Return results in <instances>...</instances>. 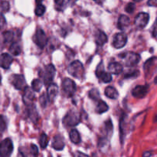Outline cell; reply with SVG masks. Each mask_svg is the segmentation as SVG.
<instances>
[{
    "label": "cell",
    "mask_w": 157,
    "mask_h": 157,
    "mask_svg": "<svg viewBox=\"0 0 157 157\" xmlns=\"http://www.w3.org/2000/svg\"><path fill=\"white\" fill-rule=\"evenodd\" d=\"M67 71L71 76L78 79H81L84 75V68L80 61H75L71 63L67 67Z\"/></svg>",
    "instance_id": "cell-1"
},
{
    "label": "cell",
    "mask_w": 157,
    "mask_h": 157,
    "mask_svg": "<svg viewBox=\"0 0 157 157\" xmlns=\"http://www.w3.org/2000/svg\"><path fill=\"white\" fill-rule=\"evenodd\" d=\"M119 57L122 58L125 65L127 67H134L140 61V56L139 54L132 52L121 54Z\"/></svg>",
    "instance_id": "cell-2"
},
{
    "label": "cell",
    "mask_w": 157,
    "mask_h": 157,
    "mask_svg": "<svg viewBox=\"0 0 157 157\" xmlns=\"http://www.w3.org/2000/svg\"><path fill=\"white\" fill-rule=\"evenodd\" d=\"M81 121V117L76 110H71L67 113L63 119V124L67 127H75L78 125Z\"/></svg>",
    "instance_id": "cell-3"
},
{
    "label": "cell",
    "mask_w": 157,
    "mask_h": 157,
    "mask_svg": "<svg viewBox=\"0 0 157 157\" xmlns=\"http://www.w3.org/2000/svg\"><path fill=\"white\" fill-rule=\"evenodd\" d=\"M144 71L146 78H151L157 71V57L149 58L144 64Z\"/></svg>",
    "instance_id": "cell-4"
},
{
    "label": "cell",
    "mask_w": 157,
    "mask_h": 157,
    "mask_svg": "<svg viewBox=\"0 0 157 157\" xmlns=\"http://www.w3.org/2000/svg\"><path fill=\"white\" fill-rule=\"evenodd\" d=\"M55 72H56V69L53 64H50L46 66L44 71H42V75H41L43 78L44 85L48 87L52 84V81L55 76Z\"/></svg>",
    "instance_id": "cell-5"
},
{
    "label": "cell",
    "mask_w": 157,
    "mask_h": 157,
    "mask_svg": "<svg viewBox=\"0 0 157 157\" xmlns=\"http://www.w3.org/2000/svg\"><path fill=\"white\" fill-rule=\"evenodd\" d=\"M13 152V144L10 138H6L0 143V157H10Z\"/></svg>",
    "instance_id": "cell-6"
},
{
    "label": "cell",
    "mask_w": 157,
    "mask_h": 157,
    "mask_svg": "<svg viewBox=\"0 0 157 157\" xmlns=\"http://www.w3.org/2000/svg\"><path fill=\"white\" fill-rule=\"evenodd\" d=\"M10 82L16 90H25L27 87L25 79L22 75H12L10 78Z\"/></svg>",
    "instance_id": "cell-7"
},
{
    "label": "cell",
    "mask_w": 157,
    "mask_h": 157,
    "mask_svg": "<svg viewBox=\"0 0 157 157\" xmlns=\"http://www.w3.org/2000/svg\"><path fill=\"white\" fill-rule=\"evenodd\" d=\"M62 88L66 95L70 98V97L73 96L76 92V84L72 80L69 79V78H65L62 82Z\"/></svg>",
    "instance_id": "cell-8"
},
{
    "label": "cell",
    "mask_w": 157,
    "mask_h": 157,
    "mask_svg": "<svg viewBox=\"0 0 157 157\" xmlns=\"http://www.w3.org/2000/svg\"><path fill=\"white\" fill-rule=\"evenodd\" d=\"M150 21V15L147 12H140L136 16L134 24L139 29H144Z\"/></svg>",
    "instance_id": "cell-9"
},
{
    "label": "cell",
    "mask_w": 157,
    "mask_h": 157,
    "mask_svg": "<svg viewBox=\"0 0 157 157\" xmlns=\"http://www.w3.org/2000/svg\"><path fill=\"white\" fill-rule=\"evenodd\" d=\"M127 42V36L124 32L116 34L113 37V46L117 49L124 48Z\"/></svg>",
    "instance_id": "cell-10"
},
{
    "label": "cell",
    "mask_w": 157,
    "mask_h": 157,
    "mask_svg": "<svg viewBox=\"0 0 157 157\" xmlns=\"http://www.w3.org/2000/svg\"><path fill=\"white\" fill-rule=\"evenodd\" d=\"M34 41L38 47L43 48L48 43V38L44 31L41 29L37 30L36 33L34 36Z\"/></svg>",
    "instance_id": "cell-11"
},
{
    "label": "cell",
    "mask_w": 157,
    "mask_h": 157,
    "mask_svg": "<svg viewBox=\"0 0 157 157\" xmlns=\"http://www.w3.org/2000/svg\"><path fill=\"white\" fill-rule=\"evenodd\" d=\"M149 91V85H138L133 89L132 95L136 98H144Z\"/></svg>",
    "instance_id": "cell-12"
},
{
    "label": "cell",
    "mask_w": 157,
    "mask_h": 157,
    "mask_svg": "<svg viewBox=\"0 0 157 157\" xmlns=\"http://www.w3.org/2000/svg\"><path fill=\"white\" fill-rule=\"evenodd\" d=\"M34 100H35V94L30 87H27L24 90L23 102L27 107H30V106L33 105Z\"/></svg>",
    "instance_id": "cell-13"
},
{
    "label": "cell",
    "mask_w": 157,
    "mask_h": 157,
    "mask_svg": "<svg viewBox=\"0 0 157 157\" xmlns=\"http://www.w3.org/2000/svg\"><path fill=\"white\" fill-rule=\"evenodd\" d=\"M13 61L12 55L8 53H3L0 55V67L3 69H9Z\"/></svg>",
    "instance_id": "cell-14"
},
{
    "label": "cell",
    "mask_w": 157,
    "mask_h": 157,
    "mask_svg": "<svg viewBox=\"0 0 157 157\" xmlns=\"http://www.w3.org/2000/svg\"><path fill=\"white\" fill-rule=\"evenodd\" d=\"M64 146H65V143H64V140L62 136L61 135H56L54 137L53 141H52V148L55 149V150H62L64 149Z\"/></svg>",
    "instance_id": "cell-15"
},
{
    "label": "cell",
    "mask_w": 157,
    "mask_h": 157,
    "mask_svg": "<svg viewBox=\"0 0 157 157\" xmlns=\"http://www.w3.org/2000/svg\"><path fill=\"white\" fill-rule=\"evenodd\" d=\"M58 94V87L56 84H53L52 83L51 85L48 87L47 90V94L48 97V99L50 102H53L55 101V98L57 97Z\"/></svg>",
    "instance_id": "cell-16"
},
{
    "label": "cell",
    "mask_w": 157,
    "mask_h": 157,
    "mask_svg": "<svg viewBox=\"0 0 157 157\" xmlns=\"http://www.w3.org/2000/svg\"><path fill=\"white\" fill-rule=\"evenodd\" d=\"M107 69H108L110 74L120 75L123 71V66L122 64L118 62H112L109 64Z\"/></svg>",
    "instance_id": "cell-17"
},
{
    "label": "cell",
    "mask_w": 157,
    "mask_h": 157,
    "mask_svg": "<svg viewBox=\"0 0 157 157\" xmlns=\"http://www.w3.org/2000/svg\"><path fill=\"white\" fill-rule=\"evenodd\" d=\"M130 19L127 15H121L119 17V19H118L117 22V27L118 29H121V30H124L125 29L127 26L130 25Z\"/></svg>",
    "instance_id": "cell-18"
},
{
    "label": "cell",
    "mask_w": 157,
    "mask_h": 157,
    "mask_svg": "<svg viewBox=\"0 0 157 157\" xmlns=\"http://www.w3.org/2000/svg\"><path fill=\"white\" fill-rule=\"evenodd\" d=\"M95 41H96L98 45H104L107 41V35L104 32H102V31L98 30L96 33V36H95Z\"/></svg>",
    "instance_id": "cell-19"
},
{
    "label": "cell",
    "mask_w": 157,
    "mask_h": 157,
    "mask_svg": "<svg viewBox=\"0 0 157 157\" xmlns=\"http://www.w3.org/2000/svg\"><path fill=\"white\" fill-rule=\"evenodd\" d=\"M104 94H105L107 98L113 100L117 99L118 97H119V93H118L117 90L113 87H111V86L106 87L105 90H104Z\"/></svg>",
    "instance_id": "cell-20"
},
{
    "label": "cell",
    "mask_w": 157,
    "mask_h": 157,
    "mask_svg": "<svg viewBox=\"0 0 157 157\" xmlns=\"http://www.w3.org/2000/svg\"><path fill=\"white\" fill-rule=\"evenodd\" d=\"M69 137H70L71 141L75 144H80L81 141V135L78 133V130H75V129L71 130L70 133H69Z\"/></svg>",
    "instance_id": "cell-21"
},
{
    "label": "cell",
    "mask_w": 157,
    "mask_h": 157,
    "mask_svg": "<svg viewBox=\"0 0 157 157\" xmlns=\"http://www.w3.org/2000/svg\"><path fill=\"white\" fill-rule=\"evenodd\" d=\"M21 46L17 42H12L9 47V52L14 56H18L21 54Z\"/></svg>",
    "instance_id": "cell-22"
},
{
    "label": "cell",
    "mask_w": 157,
    "mask_h": 157,
    "mask_svg": "<svg viewBox=\"0 0 157 157\" xmlns=\"http://www.w3.org/2000/svg\"><path fill=\"white\" fill-rule=\"evenodd\" d=\"M108 109H109V107L104 101L101 100V101H98L96 107L97 113H105V112H107V110H108Z\"/></svg>",
    "instance_id": "cell-23"
},
{
    "label": "cell",
    "mask_w": 157,
    "mask_h": 157,
    "mask_svg": "<svg viewBox=\"0 0 157 157\" xmlns=\"http://www.w3.org/2000/svg\"><path fill=\"white\" fill-rule=\"evenodd\" d=\"M29 107V117L31 118L33 122H37L38 119V112H37V109L35 107V106L32 105L30 107Z\"/></svg>",
    "instance_id": "cell-24"
},
{
    "label": "cell",
    "mask_w": 157,
    "mask_h": 157,
    "mask_svg": "<svg viewBox=\"0 0 157 157\" xmlns=\"http://www.w3.org/2000/svg\"><path fill=\"white\" fill-rule=\"evenodd\" d=\"M3 41L5 43H11L14 39V32L12 31H6L2 33Z\"/></svg>",
    "instance_id": "cell-25"
},
{
    "label": "cell",
    "mask_w": 157,
    "mask_h": 157,
    "mask_svg": "<svg viewBox=\"0 0 157 157\" xmlns=\"http://www.w3.org/2000/svg\"><path fill=\"white\" fill-rule=\"evenodd\" d=\"M46 10V8L44 5H42V3H41L40 2H37V6L36 8L35 9V13L37 16H42L44 14Z\"/></svg>",
    "instance_id": "cell-26"
},
{
    "label": "cell",
    "mask_w": 157,
    "mask_h": 157,
    "mask_svg": "<svg viewBox=\"0 0 157 157\" xmlns=\"http://www.w3.org/2000/svg\"><path fill=\"white\" fill-rule=\"evenodd\" d=\"M88 95L89 98H90V99L94 100V101H97V102L101 101V95H100V92L98 89L94 88L92 89V90H90V91H89Z\"/></svg>",
    "instance_id": "cell-27"
},
{
    "label": "cell",
    "mask_w": 157,
    "mask_h": 157,
    "mask_svg": "<svg viewBox=\"0 0 157 157\" xmlns=\"http://www.w3.org/2000/svg\"><path fill=\"white\" fill-rule=\"evenodd\" d=\"M42 87V81L39 79H34L32 82V88L34 91L39 92Z\"/></svg>",
    "instance_id": "cell-28"
},
{
    "label": "cell",
    "mask_w": 157,
    "mask_h": 157,
    "mask_svg": "<svg viewBox=\"0 0 157 157\" xmlns=\"http://www.w3.org/2000/svg\"><path fill=\"white\" fill-rule=\"evenodd\" d=\"M105 129L106 132H107V137H111L112 134H113V124H112L111 120L109 119L107 120L105 122Z\"/></svg>",
    "instance_id": "cell-29"
},
{
    "label": "cell",
    "mask_w": 157,
    "mask_h": 157,
    "mask_svg": "<svg viewBox=\"0 0 157 157\" xmlns=\"http://www.w3.org/2000/svg\"><path fill=\"white\" fill-rule=\"evenodd\" d=\"M98 78L101 79L104 83H110L112 81V75L111 74L107 73V72L104 71L100 75H98Z\"/></svg>",
    "instance_id": "cell-30"
},
{
    "label": "cell",
    "mask_w": 157,
    "mask_h": 157,
    "mask_svg": "<svg viewBox=\"0 0 157 157\" xmlns=\"http://www.w3.org/2000/svg\"><path fill=\"white\" fill-rule=\"evenodd\" d=\"M55 9L58 11H63L64 10L66 7L67 6V3L68 2L64 1V0H57V1L55 2Z\"/></svg>",
    "instance_id": "cell-31"
},
{
    "label": "cell",
    "mask_w": 157,
    "mask_h": 157,
    "mask_svg": "<svg viewBox=\"0 0 157 157\" xmlns=\"http://www.w3.org/2000/svg\"><path fill=\"white\" fill-rule=\"evenodd\" d=\"M48 144V136L46 135V133H42L41 134V136H40L39 139V144L41 146V149H45L47 147Z\"/></svg>",
    "instance_id": "cell-32"
},
{
    "label": "cell",
    "mask_w": 157,
    "mask_h": 157,
    "mask_svg": "<svg viewBox=\"0 0 157 157\" xmlns=\"http://www.w3.org/2000/svg\"><path fill=\"white\" fill-rule=\"evenodd\" d=\"M48 102H49V99H48V97L47 93H43L39 98V103L40 104H41V107L44 108V107H47Z\"/></svg>",
    "instance_id": "cell-33"
},
{
    "label": "cell",
    "mask_w": 157,
    "mask_h": 157,
    "mask_svg": "<svg viewBox=\"0 0 157 157\" xmlns=\"http://www.w3.org/2000/svg\"><path fill=\"white\" fill-rule=\"evenodd\" d=\"M125 119H126V115L121 117V124H120V130H121V142H123L124 140V123H125Z\"/></svg>",
    "instance_id": "cell-34"
},
{
    "label": "cell",
    "mask_w": 157,
    "mask_h": 157,
    "mask_svg": "<svg viewBox=\"0 0 157 157\" xmlns=\"http://www.w3.org/2000/svg\"><path fill=\"white\" fill-rule=\"evenodd\" d=\"M7 128V124H6V120L4 116L0 115V133H3Z\"/></svg>",
    "instance_id": "cell-35"
},
{
    "label": "cell",
    "mask_w": 157,
    "mask_h": 157,
    "mask_svg": "<svg viewBox=\"0 0 157 157\" xmlns=\"http://www.w3.org/2000/svg\"><path fill=\"white\" fill-rule=\"evenodd\" d=\"M140 72L139 71L137 70H134V71H128L124 75V78H136L139 76Z\"/></svg>",
    "instance_id": "cell-36"
},
{
    "label": "cell",
    "mask_w": 157,
    "mask_h": 157,
    "mask_svg": "<svg viewBox=\"0 0 157 157\" xmlns=\"http://www.w3.org/2000/svg\"><path fill=\"white\" fill-rule=\"evenodd\" d=\"M0 9L2 12H9L10 9V5L9 2L7 1H2L0 2Z\"/></svg>",
    "instance_id": "cell-37"
},
{
    "label": "cell",
    "mask_w": 157,
    "mask_h": 157,
    "mask_svg": "<svg viewBox=\"0 0 157 157\" xmlns=\"http://www.w3.org/2000/svg\"><path fill=\"white\" fill-rule=\"evenodd\" d=\"M30 153L32 157H38V149L35 144H31L30 146Z\"/></svg>",
    "instance_id": "cell-38"
},
{
    "label": "cell",
    "mask_w": 157,
    "mask_h": 157,
    "mask_svg": "<svg viewBox=\"0 0 157 157\" xmlns=\"http://www.w3.org/2000/svg\"><path fill=\"white\" fill-rule=\"evenodd\" d=\"M104 63L101 62L98 65L96 69V71H95V74H96V76L98 77V75H100L101 74H102L103 72H104Z\"/></svg>",
    "instance_id": "cell-39"
},
{
    "label": "cell",
    "mask_w": 157,
    "mask_h": 157,
    "mask_svg": "<svg viewBox=\"0 0 157 157\" xmlns=\"http://www.w3.org/2000/svg\"><path fill=\"white\" fill-rule=\"evenodd\" d=\"M135 4L133 2H130L125 7V11L128 13H133V11L135 10Z\"/></svg>",
    "instance_id": "cell-40"
},
{
    "label": "cell",
    "mask_w": 157,
    "mask_h": 157,
    "mask_svg": "<svg viewBox=\"0 0 157 157\" xmlns=\"http://www.w3.org/2000/svg\"><path fill=\"white\" fill-rule=\"evenodd\" d=\"M6 25V20L2 12H0V31L2 30Z\"/></svg>",
    "instance_id": "cell-41"
},
{
    "label": "cell",
    "mask_w": 157,
    "mask_h": 157,
    "mask_svg": "<svg viewBox=\"0 0 157 157\" xmlns=\"http://www.w3.org/2000/svg\"><path fill=\"white\" fill-rule=\"evenodd\" d=\"M152 35L153 38H156L157 37V19L153 24V28H152Z\"/></svg>",
    "instance_id": "cell-42"
},
{
    "label": "cell",
    "mask_w": 157,
    "mask_h": 157,
    "mask_svg": "<svg viewBox=\"0 0 157 157\" xmlns=\"http://www.w3.org/2000/svg\"><path fill=\"white\" fill-rule=\"evenodd\" d=\"M74 157H89L87 155L81 153V152H75L74 153Z\"/></svg>",
    "instance_id": "cell-43"
},
{
    "label": "cell",
    "mask_w": 157,
    "mask_h": 157,
    "mask_svg": "<svg viewBox=\"0 0 157 157\" xmlns=\"http://www.w3.org/2000/svg\"><path fill=\"white\" fill-rule=\"evenodd\" d=\"M153 155V153L151 151H147L144 152V154H143V157H151Z\"/></svg>",
    "instance_id": "cell-44"
},
{
    "label": "cell",
    "mask_w": 157,
    "mask_h": 157,
    "mask_svg": "<svg viewBox=\"0 0 157 157\" xmlns=\"http://www.w3.org/2000/svg\"><path fill=\"white\" fill-rule=\"evenodd\" d=\"M147 3L150 6H155V7L157 6V2L156 1H149Z\"/></svg>",
    "instance_id": "cell-45"
},
{
    "label": "cell",
    "mask_w": 157,
    "mask_h": 157,
    "mask_svg": "<svg viewBox=\"0 0 157 157\" xmlns=\"http://www.w3.org/2000/svg\"><path fill=\"white\" fill-rule=\"evenodd\" d=\"M154 122L157 123V113H156V116H155V117H154Z\"/></svg>",
    "instance_id": "cell-46"
},
{
    "label": "cell",
    "mask_w": 157,
    "mask_h": 157,
    "mask_svg": "<svg viewBox=\"0 0 157 157\" xmlns=\"http://www.w3.org/2000/svg\"><path fill=\"white\" fill-rule=\"evenodd\" d=\"M1 82H2V77H1V75H0V84H1Z\"/></svg>",
    "instance_id": "cell-47"
}]
</instances>
